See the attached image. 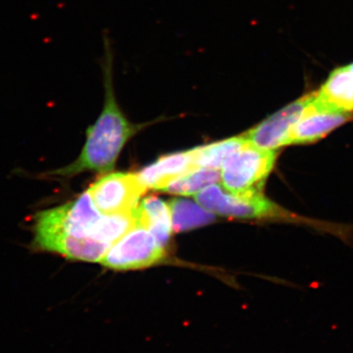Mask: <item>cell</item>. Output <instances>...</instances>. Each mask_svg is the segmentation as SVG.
<instances>
[{"mask_svg": "<svg viewBox=\"0 0 353 353\" xmlns=\"http://www.w3.org/2000/svg\"><path fill=\"white\" fill-rule=\"evenodd\" d=\"M312 94L313 92L304 94L277 112L272 114L243 134L245 138L260 148L274 152L289 145L290 132Z\"/></svg>", "mask_w": 353, "mask_h": 353, "instance_id": "obj_7", "label": "cell"}, {"mask_svg": "<svg viewBox=\"0 0 353 353\" xmlns=\"http://www.w3.org/2000/svg\"><path fill=\"white\" fill-rule=\"evenodd\" d=\"M245 137L243 134L233 137L209 145L199 146L190 150L194 163L196 167H205V168L217 169L221 170L223 164L243 143Z\"/></svg>", "mask_w": 353, "mask_h": 353, "instance_id": "obj_13", "label": "cell"}, {"mask_svg": "<svg viewBox=\"0 0 353 353\" xmlns=\"http://www.w3.org/2000/svg\"><path fill=\"white\" fill-rule=\"evenodd\" d=\"M138 226L145 228L164 246L172 236V222L168 202L157 196L146 197L137 208Z\"/></svg>", "mask_w": 353, "mask_h": 353, "instance_id": "obj_10", "label": "cell"}, {"mask_svg": "<svg viewBox=\"0 0 353 353\" xmlns=\"http://www.w3.org/2000/svg\"><path fill=\"white\" fill-rule=\"evenodd\" d=\"M146 190L138 175L110 173L92 183L88 192L99 212L112 215L134 210Z\"/></svg>", "mask_w": 353, "mask_h": 353, "instance_id": "obj_5", "label": "cell"}, {"mask_svg": "<svg viewBox=\"0 0 353 353\" xmlns=\"http://www.w3.org/2000/svg\"><path fill=\"white\" fill-rule=\"evenodd\" d=\"M103 108L94 124L87 130V139L80 157L73 163L52 173L55 176H73L83 172L108 173L115 167L124 146L148 124H134L128 119L116 99L114 88V55L110 39L104 34Z\"/></svg>", "mask_w": 353, "mask_h": 353, "instance_id": "obj_1", "label": "cell"}, {"mask_svg": "<svg viewBox=\"0 0 353 353\" xmlns=\"http://www.w3.org/2000/svg\"><path fill=\"white\" fill-rule=\"evenodd\" d=\"M276 159V152L260 148L245 138V143L227 158L221 168L223 187L241 196L262 194Z\"/></svg>", "mask_w": 353, "mask_h": 353, "instance_id": "obj_2", "label": "cell"}, {"mask_svg": "<svg viewBox=\"0 0 353 353\" xmlns=\"http://www.w3.org/2000/svg\"><path fill=\"white\" fill-rule=\"evenodd\" d=\"M197 203L213 214L245 220L288 221L305 222L299 216L266 199L263 194H234L219 183L209 185L194 196Z\"/></svg>", "mask_w": 353, "mask_h": 353, "instance_id": "obj_3", "label": "cell"}, {"mask_svg": "<svg viewBox=\"0 0 353 353\" xmlns=\"http://www.w3.org/2000/svg\"><path fill=\"white\" fill-rule=\"evenodd\" d=\"M350 65H352V68H353V62H352V64H350Z\"/></svg>", "mask_w": 353, "mask_h": 353, "instance_id": "obj_15", "label": "cell"}, {"mask_svg": "<svg viewBox=\"0 0 353 353\" xmlns=\"http://www.w3.org/2000/svg\"><path fill=\"white\" fill-rule=\"evenodd\" d=\"M172 229L176 233L206 226L215 220V216L201 204L188 199H174L168 202Z\"/></svg>", "mask_w": 353, "mask_h": 353, "instance_id": "obj_11", "label": "cell"}, {"mask_svg": "<svg viewBox=\"0 0 353 353\" xmlns=\"http://www.w3.org/2000/svg\"><path fill=\"white\" fill-rule=\"evenodd\" d=\"M165 248L145 228L137 226L116 241L101 263L113 270H136L152 266L164 259Z\"/></svg>", "mask_w": 353, "mask_h": 353, "instance_id": "obj_4", "label": "cell"}, {"mask_svg": "<svg viewBox=\"0 0 353 353\" xmlns=\"http://www.w3.org/2000/svg\"><path fill=\"white\" fill-rule=\"evenodd\" d=\"M190 150L160 157L138 174L146 189L161 190L167 183L196 168Z\"/></svg>", "mask_w": 353, "mask_h": 353, "instance_id": "obj_8", "label": "cell"}, {"mask_svg": "<svg viewBox=\"0 0 353 353\" xmlns=\"http://www.w3.org/2000/svg\"><path fill=\"white\" fill-rule=\"evenodd\" d=\"M318 99L338 110L353 113V68L352 65L336 67L319 90Z\"/></svg>", "mask_w": 353, "mask_h": 353, "instance_id": "obj_9", "label": "cell"}, {"mask_svg": "<svg viewBox=\"0 0 353 353\" xmlns=\"http://www.w3.org/2000/svg\"><path fill=\"white\" fill-rule=\"evenodd\" d=\"M138 226L137 208L122 214L101 215V219L92 230V238L112 245L128 232Z\"/></svg>", "mask_w": 353, "mask_h": 353, "instance_id": "obj_14", "label": "cell"}, {"mask_svg": "<svg viewBox=\"0 0 353 353\" xmlns=\"http://www.w3.org/2000/svg\"><path fill=\"white\" fill-rule=\"evenodd\" d=\"M352 119L353 113L327 105L314 92L290 132L289 145L316 143Z\"/></svg>", "mask_w": 353, "mask_h": 353, "instance_id": "obj_6", "label": "cell"}, {"mask_svg": "<svg viewBox=\"0 0 353 353\" xmlns=\"http://www.w3.org/2000/svg\"><path fill=\"white\" fill-rule=\"evenodd\" d=\"M219 181H221V170L205 168V167H196L167 183L161 190L176 196H196L201 190L206 189L209 185L217 183Z\"/></svg>", "mask_w": 353, "mask_h": 353, "instance_id": "obj_12", "label": "cell"}]
</instances>
